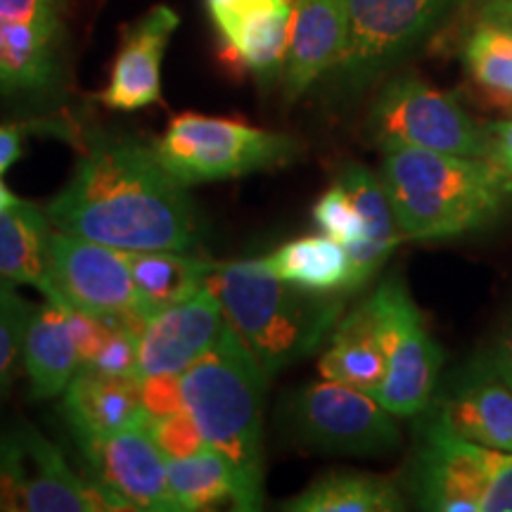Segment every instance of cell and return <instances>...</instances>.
<instances>
[{"label":"cell","instance_id":"cell-4","mask_svg":"<svg viewBox=\"0 0 512 512\" xmlns=\"http://www.w3.org/2000/svg\"><path fill=\"white\" fill-rule=\"evenodd\" d=\"M268 375L226 325L183 373V399L204 441L233 463L249 496L264 503V396Z\"/></svg>","mask_w":512,"mask_h":512},{"label":"cell","instance_id":"cell-13","mask_svg":"<svg viewBox=\"0 0 512 512\" xmlns=\"http://www.w3.org/2000/svg\"><path fill=\"white\" fill-rule=\"evenodd\" d=\"M60 0H0V93H48L60 74Z\"/></svg>","mask_w":512,"mask_h":512},{"label":"cell","instance_id":"cell-16","mask_svg":"<svg viewBox=\"0 0 512 512\" xmlns=\"http://www.w3.org/2000/svg\"><path fill=\"white\" fill-rule=\"evenodd\" d=\"M181 24L169 5H157L126 31L114 57L110 83L102 102L110 110L136 112L162 102V60L171 36Z\"/></svg>","mask_w":512,"mask_h":512},{"label":"cell","instance_id":"cell-5","mask_svg":"<svg viewBox=\"0 0 512 512\" xmlns=\"http://www.w3.org/2000/svg\"><path fill=\"white\" fill-rule=\"evenodd\" d=\"M152 147L185 188L278 169L299 155L297 138L204 114H178Z\"/></svg>","mask_w":512,"mask_h":512},{"label":"cell","instance_id":"cell-39","mask_svg":"<svg viewBox=\"0 0 512 512\" xmlns=\"http://www.w3.org/2000/svg\"><path fill=\"white\" fill-rule=\"evenodd\" d=\"M17 202V197L12 195V192L5 188L3 181H0V211H5L8 207H12V204Z\"/></svg>","mask_w":512,"mask_h":512},{"label":"cell","instance_id":"cell-6","mask_svg":"<svg viewBox=\"0 0 512 512\" xmlns=\"http://www.w3.org/2000/svg\"><path fill=\"white\" fill-rule=\"evenodd\" d=\"M415 501L437 512H512V451L479 446L434 418L413 467Z\"/></svg>","mask_w":512,"mask_h":512},{"label":"cell","instance_id":"cell-19","mask_svg":"<svg viewBox=\"0 0 512 512\" xmlns=\"http://www.w3.org/2000/svg\"><path fill=\"white\" fill-rule=\"evenodd\" d=\"M294 0H235L214 22L223 46L259 79L283 72Z\"/></svg>","mask_w":512,"mask_h":512},{"label":"cell","instance_id":"cell-12","mask_svg":"<svg viewBox=\"0 0 512 512\" xmlns=\"http://www.w3.org/2000/svg\"><path fill=\"white\" fill-rule=\"evenodd\" d=\"M76 444L86 460L88 479L126 510L181 512L169 489V460L152 441L147 422Z\"/></svg>","mask_w":512,"mask_h":512},{"label":"cell","instance_id":"cell-25","mask_svg":"<svg viewBox=\"0 0 512 512\" xmlns=\"http://www.w3.org/2000/svg\"><path fill=\"white\" fill-rule=\"evenodd\" d=\"M128 266L147 320L195 297L216 268L211 261L185 252H128Z\"/></svg>","mask_w":512,"mask_h":512},{"label":"cell","instance_id":"cell-3","mask_svg":"<svg viewBox=\"0 0 512 512\" xmlns=\"http://www.w3.org/2000/svg\"><path fill=\"white\" fill-rule=\"evenodd\" d=\"M207 285L268 380L313 354L342 311V302L285 283L264 259L216 264Z\"/></svg>","mask_w":512,"mask_h":512},{"label":"cell","instance_id":"cell-34","mask_svg":"<svg viewBox=\"0 0 512 512\" xmlns=\"http://www.w3.org/2000/svg\"><path fill=\"white\" fill-rule=\"evenodd\" d=\"M140 403L147 420L166 418L178 411H185L183 375L162 373L140 377Z\"/></svg>","mask_w":512,"mask_h":512},{"label":"cell","instance_id":"cell-11","mask_svg":"<svg viewBox=\"0 0 512 512\" xmlns=\"http://www.w3.org/2000/svg\"><path fill=\"white\" fill-rule=\"evenodd\" d=\"M347 46L330 74L361 88L411 50L453 0H344Z\"/></svg>","mask_w":512,"mask_h":512},{"label":"cell","instance_id":"cell-37","mask_svg":"<svg viewBox=\"0 0 512 512\" xmlns=\"http://www.w3.org/2000/svg\"><path fill=\"white\" fill-rule=\"evenodd\" d=\"M22 143L24 126H0V174H5V171L22 157Z\"/></svg>","mask_w":512,"mask_h":512},{"label":"cell","instance_id":"cell-31","mask_svg":"<svg viewBox=\"0 0 512 512\" xmlns=\"http://www.w3.org/2000/svg\"><path fill=\"white\" fill-rule=\"evenodd\" d=\"M313 221H316L320 233L342 242L347 252L351 247L361 245L363 238H366V223L358 214L349 190L339 181L320 195L316 207H313Z\"/></svg>","mask_w":512,"mask_h":512},{"label":"cell","instance_id":"cell-32","mask_svg":"<svg viewBox=\"0 0 512 512\" xmlns=\"http://www.w3.org/2000/svg\"><path fill=\"white\" fill-rule=\"evenodd\" d=\"M147 430H150L152 441H155L166 460L192 456V453L207 448V441H204L200 427H197L188 408L174 415H166V418L147 420Z\"/></svg>","mask_w":512,"mask_h":512},{"label":"cell","instance_id":"cell-23","mask_svg":"<svg viewBox=\"0 0 512 512\" xmlns=\"http://www.w3.org/2000/svg\"><path fill=\"white\" fill-rule=\"evenodd\" d=\"M50 223L46 209L17 200L0 211V278L50 290Z\"/></svg>","mask_w":512,"mask_h":512},{"label":"cell","instance_id":"cell-18","mask_svg":"<svg viewBox=\"0 0 512 512\" xmlns=\"http://www.w3.org/2000/svg\"><path fill=\"white\" fill-rule=\"evenodd\" d=\"M60 413L76 441L107 437L147 422L140 403V375L81 368L62 392Z\"/></svg>","mask_w":512,"mask_h":512},{"label":"cell","instance_id":"cell-9","mask_svg":"<svg viewBox=\"0 0 512 512\" xmlns=\"http://www.w3.org/2000/svg\"><path fill=\"white\" fill-rule=\"evenodd\" d=\"M287 427L302 444L344 456H380L401 446L396 415L373 394L335 380L311 382L285 408Z\"/></svg>","mask_w":512,"mask_h":512},{"label":"cell","instance_id":"cell-7","mask_svg":"<svg viewBox=\"0 0 512 512\" xmlns=\"http://www.w3.org/2000/svg\"><path fill=\"white\" fill-rule=\"evenodd\" d=\"M370 136L382 147H422L446 155H494L489 124H482L451 93L418 76H401L382 88L368 117Z\"/></svg>","mask_w":512,"mask_h":512},{"label":"cell","instance_id":"cell-20","mask_svg":"<svg viewBox=\"0 0 512 512\" xmlns=\"http://www.w3.org/2000/svg\"><path fill=\"white\" fill-rule=\"evenodd\" d=\"M22 363L34 399L60 396L79 373V349L69 328L67 304L60 294H48L46 304L36 306L24 339Z\"/></svg>","mask_w":512,"mask_h":512},{"label":"cell","instance_id":"cell-40","mask_svg":"<svg viewBox=\"0 0 512 512\" xmlns=\"http://www.w3.org/2000/svg\"><path fill=\"white\" fill-rule=\"evenodd\" d=\"M494 3H505V5H512V0H494Z\"/></svg>","mask_w":512,"mask_h":512},{"label":"cell","instance_id":"cell-35","mask_svg":"<svg viewBox=\"0 0 512 512\" xmlns=\"http://www.w3.org/2000/svg\"><path fill=\"white\" fill-rule=\"evenodd\" d=\"M486 358H489V363L494 366L496 373L503 377V382L512 389V316L505 320L503 328L498 330Z\"/></svg>","mask_w":512,"mask_h":512},{"label":"cell","instance_id":"cell-28","mask_svg":"<svg viewBox=\"0 0 512 512\" xmlns=\"http://www.w3.org/2000/svg\"><path fill=\"white\" fill-rule=\"evenodd\" d=\"M465 67L479 86L512 105V34L479 19L465 43Z\"/></svg>","mask_w":512,"mask_h":512},{"label":"cell","instance_id":"cell-38","mask_svg":"<svg viewBox=\"0 0 512 512\" xmlns=\"http://www.w3.org/2000/svg\"><path fill=\"white\" fill-rule=\"evenodd\" d=\"M479 19L496 24V27H501L508 31V34H512V5L494 3V0H484V8H482V15H479Z\"/></svg>","mask_w":512,"mask_h":512},{"label":"cell","instance_id":"cell-27","mask_svg":"<svg viewBox=\"0 0 512 512\" xmlns=\"http://www.w3.org/2000/svg\"><path fill=\"white\" fill-rule=\"evenodd\" d=\"M264 261L278 278L302 290L318 294L347 292L351 275L349 252L342 242L325 233L285 242L273 254L264 256Z\"/></svg>","mask_w":512,"mask_h":512},{"label":"cell","instance_id":"cell-22","mask_svg":"<svg viewBox=\"0 0 512 512\" xmlns=\"http://www.w3.org/2000/svg\"><path fill=\"white\" fill-rule=\"evenodd\" d=\"M339 183L349 190L358 214L366 223V238L361 245L349 249L351 275L347 292H354L361 290L373 275H377L384 261L399 247V242L406 240V235L401 233L382 178H377L373 171L361 164H351L339 176Z\"/></svg>","mask_w":512,"mask_h":512},{"label":"cell","instance_id":"cell-1","mask_svg":"<svg viewBox=\"0 0 512 512\" xmlns=\"http://www.w3.org/2000/svg\"><path fill=\"white\" fill-rule=\"evenodd\" d=\"M55 230L124 252H190L200 214L188 188L145 140L95 133L64 188L48 202Z\"/></svg>","mask_w":512,"mask_h":512},{"label":"cell","instance_id":"cell-26","mask_svg":"<svg viewBox=\"0 0 512 512\" xmlns=\"http://www.w3.org/2000/svg\"><path fill=\"white\" fill-rule=\"evenodd\" d=\"M290 512H399L406 510L399 486L368 472H330L283 503Z\"/></svg>","mask_w":512,"mask_h":512},{"label":"cell","instance_id":"cell-15","mask_svg":"<svg viewBox=\"0 0 512 512\" xmlns=\"http://www.w3.org/2000/svg\"><path fill=\"white\" fill-rule=\"evenodd\" d=\"M434 418L467 441L512 451V389L486 356L467 363L446 384Z\"/></svg>","mask_w":512,"mask_h":512},{"label":"cell","instance_id":"cell-21","mask_svg":"<svg viewBox=\"0 0 512 512\" xmlns=\"http://www.w3.org/2000/svg\"><path fill=\"white\" fill-rule=\"evenodd\" d=\"M318 370L323 380H335L361 392L377 394L387 361H384L373 299L368 297L342 320H337L328 347L318 361Z\"/></svg>","mask_w":512,"mask_h":512},{"label":"cell","instance_id":"cell-8","mask_svg":"<svg viewBox=\"0 0 512 512\" xmlns=\"http://www.w3.org/2000/svg\"><path fill=\"white\" fill-rule=\"evenodd\" d=\"M384 349V380L375 399L396 418H413L430 408L437 392L444 351L427 332L425 320L401 278H387L373 297Z\"/></svg>","mask_w":512,"mask_h":512},{"label":"cell","instance_id":"cell-29","mask_svg":"<svg viewBox=\"0 0 512 512\" xmlns=\"http://www.w3.org/2000/svg\"><path fill=\"white\" fill-rule=\"evenodd\" d=\"M15 285L0 278V394L8 389L17 363L22 361L24 339L36 311V304L24 299Z\"/></svg>","mask_w":512,"mask_h":512},{"label":"cell","instance_id":"cell-2","mask_svg":"<svg viewBox=\"0 0 512 512\" xmlns=\"http://www.w3.org/2000/svg\"><path fill=\"white\" fill-rule=\"evenodd\" d=\"M382 183L406 240L456 238L486 226L512 200V174L494 159L384 147Z\"/></svg>","mask_w":512,"mask_h":512},{"label":"cell","instance_id":"cell-17","mask_svg":"<svg viewBox=\"0 0 512 512\" xmlns=\"http://www.w3.org/2000/svg\"><path fill=\"white\" fill-rule=\"evenodd\" d=\"M347 46L344 0H294L283 67L285 98L297 100L330 74Z\"/></svg>","mask_w":512,"mask_h":512},{"label":"cell","instance_id":"cell-30","mask_svg":"<svg viewBox=\"0 0 512 512\" xmlns=\"http://www.w3.org/2000/svg\"><path fill=\"white\" fill-rule=\"evenodd\" d=\"M31 460L24 427L0 434V512H27Z\"/></svg>","mask_w":512,"mask_h":512},{"label":"cell","instance_id":"cell-10","mask_svg":"<svg viewBox=\"0 0 512 512\" xmlns=\"http://www.w3.org/2000/svg\"><path fill=\"white\" fill-rule=\"evenodd\" d=\"M74 309L143 332L147 318L133 283L128 252L57 230L50 238V290Z\"/></svg>","mask_w":512,"mask_h":512},{"label":"cell","instance_id":"cell-36","mask_svg":"<svg viewBox=\"0 0 512 512\" xmlns=\"http://www.w3.org/2000/svg\"><path fill=\"white\" fill-rule=\"evenodd\" d=\"M489 131L491 138H494V155H491V159L512 174V119L491 121Z\"/></svg>","mask_w":512,"mask_h":512},{"label":"cell","instance_id":"cell-24","mask_svg":"<svg viewBox=\"0 0 512 512\" xmlns=\"http://www.w3.org/2000/svg\"><path fill=\"white\" fill-rule=\"evenodd\" d=\"M169 489L181 512L211 510L226 503L242 512L259 510L233 463L209 446L192 456L169 460Z\"/></svg>","mask_w":512,"mask_h":512},{"label":"cell","instance_id":"cell-33","mask_svg":"<svg viewBox=\"0 0 512 512\" xmlns=\"http://www.w3.org/2000/svg\"><path fill=\"white\" fill-rule=\"evenodd\" d=\"M138 332L112 323L105 342L95 351V356L83 368L102 370V373L131 375L138 368ZM81 370V368H79Z\"/></svg>","mask_w":512,"mask_h":512},{"label":"cell","instance_id":"cell-14","mask_svg":"<svg viewBox=\"0 0 512 512\" xmlns=\"http://www.w3.org/2000/svg\"><path fill=\"white\" fill-rule=\"evenodd\" d=\"M228 320L219 297L202 287L195 297L171 306L147 320L138 337L140 377L176 373L183 375L197 358L214 347Z\"/></svg>","mask_w":512,"mask_h":512}]
</instances>
